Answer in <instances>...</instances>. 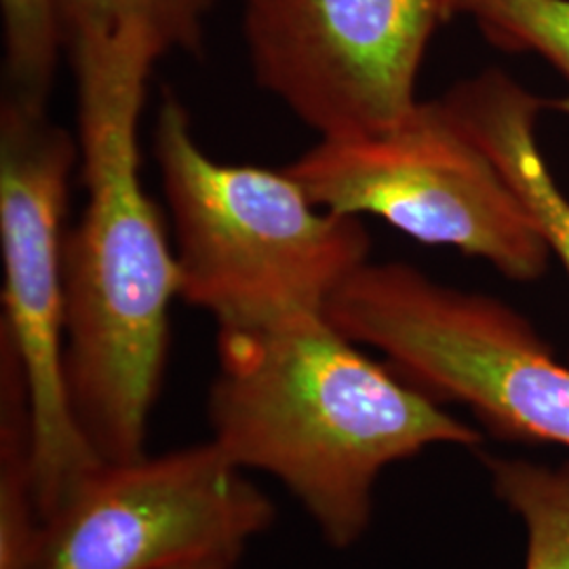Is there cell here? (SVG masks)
<instances>
[{
    "instance_id": "6da1fadb",
    "label": "cell",
    "mask_w": 569,
    "mask_h": 569,
    "mask_svg": "<svg viewBox=\"0 0 569 569\" xmlns=\"http://www.w3.org/2000/svg\"><path fill=\"white\" fill-rule=\"evenodd\" d=\"M87 204L63 241L66 378L74 418L103 462L148 453L163 387L169 310L180 266L140 178L138 124L152 66L164 56L146 28H72Z\"/></svg>"
},
{
    "instance_id": "ba28073f",
    "label": "cell",
    "mask_w": 569,
    "mask_h": 569,
    "mask_svg": "<svg viewBox=\"0 0 569 569\" xmlns=\"http://www.w3.org/2000/svg\"><path fill=\"white\" fill-rule=\"evenodd\" d=\"M277 510L211 439L102 462L44 519L39 569H167L239 559Z\"/></svg>"
},
{
    "instance_id": "3957f363",
    "label": "cell",
    "mask_w": 569,
    "mask_h": 569,
    "mask_svg": "<svg viewBox=\"0 0 569 569\" xmlns=\"http://www.w3.org/2000/svg\"><path fill=\"white\" fill-rule=\"evenodd\" d=\"M152 152L173 220L180 298L218 331L326 312L369 262L371 239L357 216L315 203L284 169L216 161L176 98L159 108Z\"/></svg>"
},
{
    "instance_id": "4fadbf2b",
    "label": "cell",
    "mask_w": 569,
    "mask_h": 569,
    "mask_svg": "<svg viewBox=\"0 0 569 569\" xmlns=\"http://www.w3.org/2000/svg\"><path fill=\"white\" fill-rule=\"evenodd\" d=\"M443 16L472 21L502 51L540 56L569 81V0H443Z\"/></svg>"
},
{
    "instance_id": "9a60e30c",
    "label": "cell",
    "mask_w": 569,
    "mask_h": 569,
    "mask_svg": "<svg viewBox=\"0 0 569 569\" xmlns=\"http://www.w3.org/2000/svg\"><path fill=\"white\" fill-rule=\"evenodd\" d=\"M237 561H239V559H232V557H209V559L180 563V566H173V568L167 569H234Z\"/></svg>"
},
{
    "instance_id": "5bb4252c",
    "label": "cell",
    "mask_w": 569,
    "mask_h": 569,
    "mask_svg": "<svg viewBox=\"0 0 569 569\" xmlns=\"http://www.w3.org/2000/svg\"><path fill=\"white\" fill-rule=\"evenodd\" d=\"M213 4L216 0H63V11L68 32L81 26L114 30L136 23L161 42L164 53L201 56Z\"/></svg>"
},
{
    "instance_id": "8fae6325",
    "label": "cell",
    "mask_w": 569,
    "mask_h": 569,
    "mask_svg": "<svg viewBox=\"0 0 569 569\" xmlns=\"http://www.w3.org/2000/svg\"><path fill=\"white\" fill-rule=\"evenodd\" d=\"M2 100L47 110L70 32L63 0H0Z\"/></svg>"
},
{
    "instance_id": "52a82bcc",
    "label": "cell",
    "mask_w": 569,
    "mask_h": 569,
    "mask_svg": "<svg viewBox=\"0 0 569 569\" xmlns=\"http://www.w3.org/2000/svg\"><path fill=\"white\" fill-rule=\"evenodd\" d=\"M441 23L443 0H243L253 79L319 140L403 121Z\"/></svg>"
},
{
    "instance_id": "7c38bea8",
    "label": "cell",
    "mask_w": 569,
    "mask_h": 569,
    "mask_svg": "<svg viewBox=\"0 0 569 569\" xmlns=\"http://www.w3.org/2000/svg\"><path fill=\"white\" fill-rule=\"evenodd\" d=\"M496 496L523 519L526 569H569V462L561 467L483 456Z\"/></svg>"
},
{
    "instance_id": "8992f818",
    "label": "cell",
    "mask_w": 569,
    "mask_h": 569,
    "mask_svg": "<svg viewBox=\"0 0 569 569\" xmlns=\"http://www.w3.org/2000/svg\"><path fill=\"white\" fill-rule=\"evenodd\" d=\"M79 138L47 110L0 103V327L18 348L34 416L42 519L103 460L74 418L66 378L63 218Z\"/></svg>"
},
{
    "instance_id": "9c48e42d",
    "label": "cell",
    "mask_w": 569,
    "mask_h": 569,
    "mask_svg": "<svg viewBox=\"0 0 569 569\" xmlns=\"http://www.w3.org/2000/svg\"><path fill=\"white\" fill-rule=\"evenodd\" d=\"M456 122L502 171L550 253L569 277V199L559 188L538 142V121L568 102L531 93L509 72L489 68L456 82L441 98Z\"/></svg>"
},
{
    "instance_id": "30bf717a",
    "label": "cell",
    "mask_w": 569,
    "mask_h": 569,
    "mask_svg": "<svg viewBox=\"0 0 569 569\" xmlns=\"http://www.w3.org/2000/svg\"><path fill=\"white\" fill-rule=\"evenodd\" d=\"M42 536L30 390L18 348L0 327V569H39Z\"/></svg>"
},
{
    "instance_id": "5b68a950",
    "label": "cell",
    "mask_w": 569,
    "mask_h": 569,
    "mask_svg": "<svg viewBox=\"0 0 569 569\" xmlns=\"http://www.w3.org/2000/svg\"><path fill=\"white\" fill-rule=\"evenodd\" d=\"M284 171L342 216H376L428 247H451L515 283L538 281L549 244L502 171L441 100L378 133L319 140Z\"/></svg>"
},
{
    "instance_id": "277c9868",
    "label": "cell",
    "mask_w": 569,
    "mask_h": 569,
    "mask_svg": "<svg viewBox=\"0 0 569 569\" xmlns=\"http://www.w3.org/2000/svg\"><path fill=\"white\" fill-rule=\"evenodd\" d=\"M327 319L437 403H458L491 435L569 449V366L528 319L488 293L439 283L406 262H367Z\"/></svg>"
},
{
    "instance_id": "7a4b0ae2",
    "label": "cell",
    "mask_w": 569,
    "mask_h": 569,
    "mask_svg": "<svg viewBox=\"0 0 569 569\" xmlns=\"http://www.w3.org/2000/svg\"><path fill=\"white\" fill-rule=\"evenodd\" d=\"M207 416L211 441L237 467L277 479L338 550L366 536L390 465L432 446L483 443L481 430L367 357L326 312L218 331Z\"/></svg>"
}]
</instances>
